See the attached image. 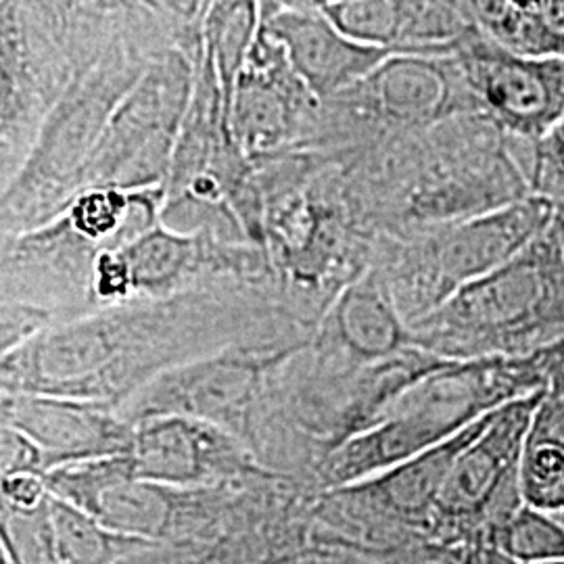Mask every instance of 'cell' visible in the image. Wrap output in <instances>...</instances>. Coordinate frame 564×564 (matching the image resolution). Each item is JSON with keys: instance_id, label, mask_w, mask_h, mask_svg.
<instances>
[{"instance_id": "7", "label": "cell", "mask_w": 564, "mask_h": 564, "mask_svg": "<svg viewBox=\"0 0 564 564\" xmlns=\"http://www.w3.org/2000/svg\"><path fill=\"white\" fill-rule=\"evenodd\" d=\"M360 84L383 120L405 126L444 120L466 105L479 109L452 55L395 53Z\"/></svg>"}, {"instance_id": "25", "label": "cell", "mask_w": 564, "mask_h": 564, "mask_svg": "<svg viewBox=\"0 0 564 564\" xmlns=\"http://www.w3.org/2000/svg\"><path fill=\"white\" fill-rule=\"evenodd\" d=\"M74 7L90 9V11H113L128 4V0H69Z\"/></svg>"}, {"instance_id": "1", "label": "cell", "mask_w": 564, "mask_h": 564, "mask_svg": "<svg viewBox=\"0 0 564 564\" xmlns=\"http://www.w3.org/2000/svg\"><path fill=\"white\" fill-rule=\"evenodd\" d=\"M498 375L481 366L435 370L403 391L389 419L345 442L335 452L328 475L337 484L368 481L449 440L512 400L498 387Z\"/></svg>"}, {"instance_id": "31", "label": "cell", "mask_w": 564, "mask_h": 564, "mask_svg": "<svg viewBox=\"0 0 564 564\" xmlns=\"http://www.w3.org/2000/svg\"><path fill=\"white\" fill-rule=\"evenodd\" d=\"M563 216H564V214H563ZM563 220H564V218H563Z\"/></svg>"}, {"instance_id": "22", "label": "cell", "mask_w": 564, "mask_h": 564, "mask_svg": "<svg viewBox=\"0 0 564 564\" xmlns=\"http://www.w3.org/2000/svg\"><path fill=\"white\" fill-rule=\"evenodd\" d=\"M527 444H547L564 449V391L547 393L538 403Z\"/></svg>"}, {"instance_id": "30", "label": "cell", "mask_w": 564, "mask_h": 564, "mask_svg": "<svg viewBox=\"0 0 564 564\" xmlns=\"http://www.w3.org/2000/svg\"><path fill=\"white\" fill-rule=\"evenodd\" d=\"M561 521L564 523V514H561Z\"/></svg>"}, {"instance_id": "4", "label": "cell", "mask_w": 564, "mask_h": 564, "mask_svg": "<svg viewBox=\"0 0 564 564\" xmlns=\"http://www.w3.org/2000/svg\"><path fill=\"white\" fill-rule=\"evenodd\" d=\"M485 116L508 134L538 141L564 116V59L531 57L489 41L479 30L452 55Z\"/></svg>"}, {"instance_id": "3", "label": "cell", "mask_w": 564, "mask_h": 564, "mask_svg": "<svg viewBox=\"0 0 564 564\" xmlns=\"http://www.w3.org/2000/svg\"><path fill=\"white\" fill-rule=\"evenodd\" d=\"M564 289V220L554 223L505 265L456 289L429 326L470 337L514 333L538 321Z\"/></svg>"}, {"instance_id": "15", "label": "cell", "mask_w": 564, "mask_h": 564, "mask_svg": "<svg viewBox=\"0 0 564 564\" xmlns=\"http://www.w3.org/2000/svg\"><path fill=\"white\" fill-rule=\"evenodd\" d=\"M256 372L242 364H207L181 379L176 402L207 419H228L249 400Z\"/></svg>"}, {"instance_id": "24", "label": "cell", "mask_w": 564, "mask_h": 564, "mask_svg": "<svg viewBox=\"0 0 564 564\" xmlns=\"http://www.w3.org/2000/svg\"><path fill=\"white\" fill-rule=\"evenodd\" d=\"M552 366H554V387H550L547 393H561L564 391V339L552 351Z\"/></svg>"}, {"instance_id": "28", "label": "cell", "mask_w": 564, "mask_h": 564, "mask_svg": "<svg viewBox=\"0 0 564 564\" xmlns=\"http://www.w3.org/2000/svg\"><path fill=\"white\" fill-rule=\"evenodd\" d=\"M212 2H216V0H205V9H203V13H205V11H207V7H209V4H212Z\"/></svg>"}, {"instance_id": "19", "label": "cell", "mask_w": 564, "mask_h": 564, "mask_svg": "<svg viewBox=\"0 0 564 564\" xmlns=\"http://www.w3.org/2000/svg\"><path fill=\"white\" fill-rule=\"evenodd\" d=\"M519 494L523 505L556 517L564 514V449L547 444L524 445Z\"/></svg>"}, {"instance_id": "27", "label": "cell", "mask_w": 564, "mask_h": 564, "mask_svg": "<svg viewBox=\"0 0 564 564\" xmlns=\"http://www.w3.org/2000/svg\"><path fill=\"white\" fill-rule=\"evenodd\" d=\"M333 0H295L293 7H302V9H323L324 4H328Z\"/></svg>"}, {"instance_id": "14", "label": "cell", "mask_w": 564, "mask_h": 564, "mask_svg": "<svg viewBox=\"0 0 564 564\" xmlns=\"http://www.w3.org/2000/svg\"><path fill=\"white\" fill-rule=\"evenodd\" d=\"M489 544L514 563H563L564 523L556 514L521 505L505 521L489 527Z\"/></svg>"}, {"instance_id": "2", "label": "cell", "mask_w": 564, "mask_h": 564, "mask_svg": "<svg viewBox=\"0 0 564 564\" xmlns=\"http://www.w3.org/2000/svg\"><path fill=\"white\" fill-rule=\"evenodd\" d=\"M197 93L195 65L182 53H167L123 95L93 149L88 163L101 181L120 184L155 176L170 144L186 120Z\"/></svg>"}, {"instance_id": "29", "label": "cell", "mask_w": 564, "mask_h": 564, "mask_svg": "<svg viewBox=\"0 0 564 564\" xmlns=\"http://www.w3.org/2000/svg\"><path fill=\"white\" fill-rule=\"evenodd\" d=\"M542 564H564V561H563V563H542Z\"/></svg>"}, {"instance_id": "10", "label": "cell", "mask_w": 564, "mask_h": 564, "mask_svg": "<svg viewBox=\"0 0 564 564\" xmlns=\"http://www.w3.org/2000/svg\"><path fill=\"white\" fill-rule=\"evenodd\" d=\"M491 414L494 410L442 444L433 445L375 479H368V491L402 517L414 519L433 512L458 456L484 431L491 421Z\"/></svg>"}, {"instance_id": "20", "label": "cell", "mask_w": 564, "mask_h": 564, "mask_svg": "<svg viewBox=\"0 0 564 564\" xmlns=\"http://www.w3.org/2000/svg\"><path fill=\"white\" fill-rule=\"evenodd\" d=\"M134 195L123 193L116 186H99L82 195L72 207L74 230L90 239L102 241L109 237H120L126 230V218L132 212Z\"/></svg>"}, {"instance_id": "11", "label": "cell", "mask_w": 564, "mask_h": 564, "mask_svg": "<svg viewBox=\"0 0 564 564\" xmlns=\"http://www.w3.org/2000/svg\"><path fill=\"white\" fill-rule=\"evenodd\" d=\"M113 109L102 80L78 84L48 121L34 155V172L59 176L82 160L88 162Z\"/></svg>"}, {"instance_id": "5", "label": "cell", "mask_w": 564, "mask_h": 564, "mask_svg": "<svg viewBox=\"0 0 564 564\" xmlns=\"http://www.w3.org/2000/svg\"><path fill=\"white\" fill-rule=\"evenodd\" d=\"M544 395V389H535L494 410L491 421L454 464L435 512L449 521H489L494 527L521 506L510 505L506 496L519 494L527 435Z\"/></svg>"}, {"instance_id": "16", "label": "cell", "mask_w": 564, "mask_h": 564, "mask_svg": "<svg viewBox=\"0 0 564 564\" xmlns=\"http://www.w3.org/2000/svg\"><path fill=\"white\" fill-rule=\"evenodd\" d=\"M341 328L360 354L377 356L398 347L402 330L393 307L375 291H354L341 307Z\"/></svg>"}, {"instance_id": "13", "label": "cell", "mask_w": 564, "mask_h": 564, "mask_svg": "<svg viewBox=\"0 0 564 564\" xmlns=\"http://www.w3.org/2000/svg\"><path fill=\"white\" fill-rule=\"evenodd\" d=\"M134 468L158 479H195L209 463L212 444L205 431L188 421H162L151 424L139 437Z\"/></svg>"}, {"instance_id": "8", "label": "cell", "mask_w": 564, "mask_h": 564, "mask_svg": "<svg viewBox=\"0 0 564 564\" xmlns=\"http://www.w3.org/2000/svg\"><path fill=\"white\" fill-rule=\"evenodd\" d=\"M303 95L312 97L281 46L262 30L232 97L230 139L251 151L281 144L293 132Z\"/></svg>"}, {"instance_id": "21", "label": "cell", "mask_w": 564, "mask_h": 564, "mask_svg": "<svg viewBox=\"0 0 564 564\" xmlns=\"http://www.w3.org/2000/svg\"><path fill=\"white\" fill-rule=\"evenodd\" d=\"M538 176L545 188L564 193V116L556 121L542 139L533 141Z\"/></svg>"}, {"instance_id": "9", "label": "cell", "mask_w": 564, "mask_h": 564, "mask_svg": "<svg viewBox=\"0 0 564 564\" xmlns=\"http://www.w3.org/2000/svg\"><path fill=\"white\" fill-rule=\"evenodd\" d=\"M556 214L558 209L550 199L533 197L466 224L444 249L442 272L452 284V293L517 258L544 235Z\"/></svg>"}, {"instance_id": "26", "label": "cell", "mask_w": 564, "mask_h": 564, "mask_svg": "<svg viewBox=\"0 0 564 564\" xmlns=\"http://www.w3.org/2000/svg\"><path fill=\"white\" fill-rule=\"evenodd\" d=\"M260 11H262L263 23L272 20L274 15H279L284 9H291L295 4V0H258Z\"/></svg>"}, {"instance_id": "23", "label": "cell", "mask_w": 564, "mask_h": 564, "mask_svg": "<svg viewBox=\"0 0 564 564\" xmlns=\"http://www.w3.org/2000/svg\"><path fill=\"white\" fill-rule=\"evenodd\" d=\"M151 9L176 21L202 20L205 0H144Z\"/></svg>"}, {"instance_id": "6", "label": "cell", "mask_w": 564, "mask_h": 564, "mask_svg": "<svg viewBox=\"0 0 564 564\" xmlns=\"http://www.w3.org/2000/svg\"><path fill=\"white\" fill-rule=\"evenodd\" d=\"M263 32L276 42L314 99H328L368 78L391 51L351 41L321 9H284L265 21Z\"/></svg>"}, {"instance_id": "18", "label": "cell", "mask_w": 564, "mask_h": 564, "mask_svg": "<svg viewBox=\"0 0 564 564\" xmlns=\"http://www.w3.org/2000/svg\"><path fill=\"white\" fill-rule=\"evenodd\" d=\"M132 284H160L178 276L193 256V242L162 228L147 230L120 249Z\"/></svg>"}, {"instance_id": "17", "label": "cell", "mask_w": 564, "mask_h": 564, "mask_svg": "<svg viewBox=\"0 0 564 564\" xmlns=\"http://www.w3.org/2000/svg\"><path fill=\"white\" fill-rule=\"evenodd\" d=\"M510 51L564 59V0H512Z\"/></svg>"}, {"instance_id": "12", "label": "cell", "mask_w": 564, "mask_h": 564, "mask_svg": "<svg viewBox=\"0 0 564 564\" xmlns=\"http://www.w3.org/2000/svg\"><path fill=\"white\" fill-rule=\"evenodd\" d=\"M262 28L258 0H216L203 13L202 53L218 82L226 130L237 84Z\"/></svg>"}]
</instances>
